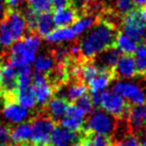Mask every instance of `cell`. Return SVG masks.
<instances>
[{
    "label": "cell",
    "mask_w": 146,
    "mask_h": 146,
    "mask_svg": "<svg viewBox=\"0 0 146 146\" xmlns=\"http://www.w3.org/2000/svg\"><path fill=\"white\" fill-rule=\"evenodd\" d=\"M72 1H73V0H72Z\"/></svg>",
    "instance_id": "cell-46"
},
{
    "label": "cell",
    "mask_w": 146,
    "mask_h": 146,
    "mask_svg": "<svg viewBox=\"0 0 146 146\" xmlns=\"http://www.w3.org/2000/svg\"><path fill=\"white\" fill-rule=\"evenodd\" d=\"M74 103H75L77 106H79V107H81L86 113L91 112L92 108L94 107L93 104H92V101H91V96H90V94H88V93H85L84 95H82L81 97H79Z\"/></svg>",
    "instance_id": "cell-32"
},
{
    "label": "cell",
    "mask_w": 146,
    "mask_h": 146,
    "mask_svg": "<svg viewBox=\"0 0 146 146\" xmlns=\"http://www.w3.org/2000/svg\"><path fill=\"white\" fill-rule=\"evenodd\" d=\"M117 33L114 24L103 18L98 19L80 40L79 54L85 60H91L99 53L114 46Z\"/></svg>",
    "instance_id": "cell-1"
},
{
    "label": "cell",
    "mask_w": 146,
    "mask_h": 146,
    "mask_svg": "<svg viewBox=\"0 0 146 146\" xmlns=\"http://www.w3.org/2000/svg\"><path fill=\"white\" fill-rule=\"evenodd\" d=\"M144 114H145V106L131 105L127 117V122L133 133H141V131L143 130L145 126Z\"/></svg>",
    "instance_id": "cell-17"
},
{
    "label": "cell",
    "mask_w": 146,
    "mask_h": 146,
    "mask_svg": "<svg viewBox=\"0 0 146 146\" xmlns=\"http://www.w3.org/2000/svg\"><path fill=\"white\" fill-rule=\"evenodd\" d=\"M80 143L83 146H113L110 137L81 130Z\"/></svg>",
    "instance_id": "cell-21"
},
{
    "label": "cell",
    "mask_w": 146,
    "mask_h": 146,
    "mask_svg": "<svg viewBox=\"0 0 146 146\" xmlns=\"http://www.w3.org/2000/svg\"><path fill=\"white\" fill-rule=\"evenodd\" d=\"M121 32L132 38L137 44L146 42V24L141 19L139 9H133L121 20Z\"/></svg>",
    "instance_id": "cell-7"
},
{
    "label": "cell",
    "mask_w": 146,
    "mask_h": 146,
    "mask_svg": "<svg viewBox=\"0 0 146 146\" xmlns=\"http://www.w3.org/2000/svg\"><path fill=\"white\" fill-rule=\"evenodd\" d=\"M142 146H146V135L143 137V139H142V142H141Z\"/></svg>",
    "instance_id": "cell-39"
},
{
    "label": "cell",
    "mask_w": 146,
    "mask_h": 146,
    "mask_svg": "<svg viewBox=\"0 0 146 146\" xmlns=\"http://www.w3.org/2000/svg\"><path fill=\"white\" fill-rule=\"evenodd\" d=\"M78 18V11L72 5L65 8L56 9L53 14V20L57 27L58 26H69L73 24Z\"/></svg>",
    "instance_id": "cell-19"
},
{
    "label": "cell",
    "mask_w": 146,
    "mask_h": 146,
    "mask_svg": "<svg viewBox=\"0 0 146 146\" xmlns=\"http://www.w3.org/2000/svg\"><path fill=\"white\" fill-rule=\"evenodd\" d=\"M117 129V120L102 109H95L87 118L82 130L109 137Z\"/></svg>",
    "instance_id": "cell-4"
},
{
    "label": "cell",
    "mask_w": 146,
    "mask_h": 146,
    "mask_svg": "<svg viewBox=\"0 0 146 146\" xmlns=\"http://www.w3.org/2000/svg\"><path fill=\"white\" fill-rule=\"evenodd\" d=\"M6 11H7V8H6V6H5V2L3 0H0V21L2 20V18L4 17Z\"/></svg>",
    "instance_id": "cell-35"
},
{
    "label": "cell",
    "mask_w": 146,
    "mask_h": 146,
    "mask_svg": "<svg viewBox=\"0 0 146 146\" xmlns=\"http://www.w3.org/2000/svg\"><path fill=\"white\" fill-rule=\"evenodd\" d=\"M112 91L128 100V103L136 106L146 104V89L137 83L119 80L112 87Z\"/></svg>",
    "instance_id": "cell-8"
},
{
    "label": "cell",
    "mask_w": 146,
    "mask_h": 146,
    "mask_svg": "<svg viewBox=\"0 0 146 146\" xmlns=\"http://www.w3.org/2000/svg\"><path fill=\"white\" fill-rule=\"evenodd\" d=\"M52 3V8L56 9H61L68 7L71 5V0H51Z\"/></svg>",
    "instance_id": "cell-34"
},
{
    "label": "cell",
    "mask_w": 146,
    "mask_h": 146,
    "mask_svg": "<svg viewBox=\"0 0 146 146\" xmlns=\"http://www.w3.org/2000/svg\"><path fill=\"white\" fill-rule=\"evenodd\" d=\"M47 146H53V145H47Z\"/></svg>",
    "instance_id": "cell-45"
},
{
    "label": "cell",
    "mask_w": 146,
    "mask_h": 146,
    "mask_svg": "<svg viewBox=\"0 0 146 146\" xmlns=\"http://www.w3.org/2000/svg\"><path fill=\"white\" fill-rule=\"evenodd\" d=\"M1 59H2V56H1V53H0V61H1Z\"/></svg>",
    "instance_id": "cell-42"
},
{
    "label": "cell",
    "mask_w": 146,
    "mask_h": 146,
    "mask_svg": "<svg viewBox=\"0 0 146 146\" xmlns=\"http://www.w3.org/2000/svg\"><path fill=\"white\" fill-rule=\"evenodd\" d=\"M34 68L36 72L49 73L55 68V59L52 54H40L34 60Z\"/></svg>",
    "instance_id": "cell-25"
},
{
    "label": "cell",
    "mask_w": 146,
    "mask_h": 146,
    "mask_svg": "<svg viewBox=\"0 0 146 146\" xmlns=\"http://www.w3.org/2000/svg\"><path fill=\"white\" fill-rule=\"evenodd\" d=\"M73 146H83L81 143H75V144H73Z\"/></svg>",
    "instance_id": "cell-40"
},
{
    "label": "cell",
    "mask_w": 146,
    "mask_h": 146,
    "mask_svg": "<svg viewBox=\"0 0 146 146\" xmlns=\"http://www.w3.org/2000/svg\"><path fill=\"white\" fill-rule=\"evenodd\" d=\"M78 138L77 132L68 130L61 125H55L50 136V142L53 146H73Z\"/></svg>",
    "instance_id": "cell-13"
},
{
    "label": "cell",
    "mask_w": 146,
    "mask_h": 146,
    "mask_svg": "<svg viewBox=\"0 0 146 146\" xmlns=\"http://www.w3.org/2000/svg\"><path fill=\"white\" fill-rule=\"evenodd\" d=\"M102 69L98 67L94 62L87 60V62H84L81 65V72H80V81L83 83H87L89 80L97 76Z\"/></svg>",
    "instance_id": "cell-27"
},
{
    "label": "cell",
    "mask_w": 146,
    "mask_h": 146,
    "mask_svg": "<svg viewBox=\"0 0 146 146\" xmlns=\"http://www.w3.org/2000/svg\"><path fill=\"white\" fill-rule=\"evenodd\" d=\"M77 34L72 27L58 26L54 28L45 38L49 43H61L65 41H72L76 38Z\"/></svg>",
    "instance_id": "cell-20"
},
{
    "label": "cell",
    "mask_w": 146,
    "mask_h": 146,
    "mask_svg": "<svg viewBox=\"0 0 146 146\" xmlns=\"http://www.w3.org/2000/svg\"><path fill=\"white\" fill-rule=\"evenodd\" d=\"M139 14L141 19L144 21V23L146 24V6L145 7H142V8L139 9Z\"/></svg>",
    "instance_id": "cell-37"
},
{
    "label": "cell",
    "mask_w": 146,
    "mask_h": 146,
    "mask_svg": "<svg viewBox=\"0 0 146 146\" xmlns=\"http://www.w3.org/2000/svg\"><path fill=\"white\" fill-rule=\"evenodd\" d=\"M70 103L66 101L65 99L61 97H54L49 100V102L46 104V114L47 116L51 118L53 121L60 122V120L65 116L67 107Z\"/></svg>",
    "instance_id": "cell-15"
},
{
    "label": "cell",
    "mask_w": 146,
    "mask_h": 146,
    "mask_svg": "<svg viewBox=\"0 0 146 146\" xmlns=\"http://www.w3.org/2000/svg\"><path fill=\"white\" fill-rule=\"evenodd\" d=\"M3 116L11 123H22L28 118V110L21 106L15 99L3 100Z\"/></svg>",
    "instance_id": "cell-10"
},
{
    "label": "cell",
    "mask_w": 146,
    "mask_h": 146,
    "mask_svg": "<svg viewBox=\"0 0 146 146\" xmlns=\"http://www.w3.org/2000/svg\"><path fill=\"white\" fill-rule=\"evenodd\" d=\"M99 106L102 110L121 120H127L131 108V104L125 101L122 96L109 90L100 92Z\"/></svg>",
    "instance_id": "cell-5"
},
{
    "label": "cell",
    "mask_w": 146,
    "mask_h": 146,
    "mask_svg": "<svg viewBox=\"0 0 146 146\" xmlns=\"http://www.w3.org/2000/svg\"><path fill=\"white\" fill-rule=\"evenodd\" d=\"M14 99L26 109L34 107L37 104V101L32 89V84L17 86L14 93Z\"/></svg>",
    "instance_id": "cell-18"
},
{
    "label": "cell",
    "mask_w": 146,
    "mask_h": 146,
    "mask_svg": "<svg viewBox=\"0 0 146 146\" xmlns=\"http://www.w3.org/2000/svg\"><path fill=\"white\" fill-rule=\"evenodd\" d=\"M138 44L130 38L128 35H126L123 32H118L116 35L115 42H114V47L119 51L120 53L123 54L132 55L135 52L136 48H137Z\"/></svg>",
    "instance_id": "cell-24"
},
{
    "label": "cell",
    "mask_w": 146,
    "mask_h": 146,
    "mask_svg": "<svg viewBox=\"0 0 146 146\" xmlns=\"http://www.w3.org/2000/svg\"><path fill=\"white\" fill-rule=\"evenodd\" d=\"M113 146H142V144L136 135L127 133L119 140H117Z\"/></svg>",
    "instance_id": "cell-31"
},
{
    "label": "cell",
    "mask_w": 146,
    "mask_h": 146,
    "mask_svg": "<svg viewBox=\"0 0 146 146\" xmlns=\"http://www.w3.org/2000/svg\"><path fill=\"white\" fill-rule=\"evenodd\" d=\"M27 29L26 20L19 10L7 9L0 21V46L7 48L21 39Z\"/></svg>",
    "instance_id": "cell-2"
},
{
    "label": "cell",
    "mask_w": 146,
    "mask_h": 146,
    "mask_svg": "<svg viewBox=\"0 0 146 146\" xmlns=\"http://www.w3.org/2000/svg\"><path fill=\"white\" fill-rule=\"evenodd\" d=\"M54 91H56L57 97L63 98L68 103H74L78 98L87 93L88 88L87 85H85V83L82 81H76L66 86L60 84Z\"/></svg>",
    "instance_id": "cell-11"
},
{
    "label": "cell",
    "mask_w": 146,
    "mask_h": 146,
    "mask_svg": "<svg viewBox=\"0 0 146 146\" xmlns=\"http://www.w3.org/2000/svg\"><path fill=\"white\" fill-rule=\"evenodd\" d=\"M134 54L137 72L141 75H146V42L140 43Z\"/></svg>",
    "instance_id": "cell-28"
},
{
    "label": "cell",
    "mask_w": 146,
    "mask_h": 146,
    "mask_svg": "<svg viewBox=\"0 0 146 146\" xmlns=\"http://www.w3.org/2000/svg\"><path fill=\"white\" fill-rule=\"evenodd\" d=\"M0 97H2V96H1V91H0Z\"/></svg>",
    "instance_id": "cell-44"
},
{
    "label": "cell",
    "mask_w": 146,
    "mask_h": 146,
    "mask_svg": "<svg viewBox=\"0 0 146 146\" xmlns=\"http://www.w3.org/2000/svg\"><path fill=\"white\" fill-rule=\"evenodd\" d=\"M30 125L32 143L38 146L49 145L51 133L56 123L47 114H39L33 118Z\"/></svg>",
    "instance_id": "cell-6"
},
{
    "label": "cell",
    "mask_w": 146,
    "mask_h": 146,
    "mask_svg": "<svg viewBox=\"0 0 146 146\" xmlns=\"http://www.w3.org/2000/svg\"><path fill=\"white\" fill-rule=\"evenodd\" d=\"M115 77L120 78H132L137 74L135 59L132 55L123 54L120 55L113 68Z\"/></svg>",
    "instance_id": "cell-12"
},
{
    "label": "cell",
    "mask_w": 146,
    "mask_h": 146,
    "mask_svg": "<svg viewBox=\"0 0 146 146\" xmlns=\"http://www.w3.org/2000/svg\"><path fill=\"white\" fill-rule=\"evenodd\" d=\"M10 139L16 145H20L31 139V125L28 122H22L10 131Z\"/></svg>",
    "instance_id": "cell-23"
},
{
    "label": "cell",
    "mask_w": 146,
    "mask_h": 146,
    "mask_svg": "<svg viewBox=\"0 0 146 146\" xmlns=\"http://www.w3.org/2000/svg\"><path fill=\"white\" fill-rule=\"evenodd\" d=\"M32 89L37 103L45 105L51 99L54 93V87L49 82L47 75L40 72H35L32 76Z\"/></svg>",
    "instance_id": "cell-9"
},
{
    "label": "cell",
    "mask_w": 146,
    "mask_h": 146,
    "mask_svg": "<svg viewBox=\"0 0 146 146\" xmlns=\"http://www.w3.org/2000/svg\"><path fill=\"white\" fill-rule=\"evenodd\" d=\"M134 3L132 0H115L114 3V12L117 15H122L129 13L134 9Z\"/></svg>",
    "instance_id": "cell-30"
},
{
    "label": "cell",
    "mask_w": 146,
    "mask_h": 146,
    "mask_svg": "<svg viewBox=\"0 0 146 146\" xmlns=\"http://www.w3.org/2000/svg\"><path fill=\"white\" fill-rule=\"evenodd\" d=\"M8 146H19V145H16V144H15V145H8Z\"/></svg>",
    "instance_id": "cell-43"
},
{
    "label": "cell",
    "mask_w": 146,
    "mask_h": 146,
    "mask_svg": "<svg viewBox=\"0 0 146 146\" xmlns=\"http://www.w3.org/2000/svg\"><path fill=\"white\" fill-rule=\"evenodd\" d=\"M41 44V39L37 33H31L13 43L10 49L9 61L15 68L31 65L36 58V53Z\"/></svg>",
    "instance_id": "cell-3"
},
{
    "label": "cell",
    "mask_w": 146,
    "mask_h": 146,
    "mask_svg": "<svg viewBox=\"0 0 146 146\" xmlns=\"http://www.w3.org/2000/svg\"><path fill=\"white\" fill-rule=\"evenodd\" d=\"M10 128L7 125L0 123V146H8L10 140Z\"/></svg>",
    "instance_id": "cell-33"
},
{
    "label": "cell",
    "mask_w": 146,
    "mask_h": 146,
    "mask_svg": "<svg viewBox=\"0 0 146 146\" xmlns=\"http://www.w3.org/2000/svg\"><path fill=\"white\" fill-rule=\"evenodd\" d=\"M119 57H120V52L113 46L106 49L103 52L99 53L97 56L94 57V59H95L94 63L101 69L113 70L114 66H115Z\"/></svg>",
    "instance_id": "cell-14"
},
{
    "label": "cell",
    "mask_w": 146,
    "mask_h": 146,
    "mask_svg": "<svg viewBox=\"0 0 146 146\" xmlns=\"http://www.w3.org/2000/svg\"><path fill=\"white\" fill-rule=\"evenodd\" d=\"M132 1H133L134 5H136L139 8L146 6V0H132Z\"/></svg>",
    "instance_id": "cell-36"
},
{
    "label": "cell",
    "mask_w": 146,
    "mask_h": 146,
    "mask_svg": "<svg viewBox=\"0 0 146 146\" xmlns=\"http://www.w3.org/2000/svg\"><path fill=\"white\" fill-rule=\"evenodd\" d=\"M55 28L53 15L50 12H42L37 14L35 33L40 37H46Z\"/></svg>",
    "instance_id": "cell-22"
},
{
    "label": "cell",
    "mask_w": 146,
    "mask_h": 146,
    "mask_svg": "<svg viewBox=\"0 0 146 146\" xmlns=\"http://www.w3.org/2000/svg\"><path fill=\"white\" fill-rule=\"evenodd\" d=\"M113 78H115L113 70L102 69V71L97 76H95L87 82L88 89L91 91V93H100V92L104 91L105 88H107V86L113 80Z\"/></svg>",
    "instance_id": "cell-16"
},
{
    "label": "cell",
    "mask_w": 146,
    "mask_h": 146,
    "mask_svg": "<svg viewBox=\"0 0 146 146\" xmlns=\"http://www.w3.org/2000/svg\"><path fill=\"white\" fill-rule=\"evenodd\" d=\"M144 120H145V126H146V107H145V114H144Z\"/></svg>",
    "instance_id": "cell-41"
},
{
    "label": "cell",
    "mask_w": 146,
    "mask_h": 146,
    "mask_svg": "<svg viewBox=\"0 0 146 146\" xmlns=\"http://www.w3.org/2000/svg\"><path fill=\"white\" fill-rule=\"evenodd\" d=\"M28 7L36 13L50 12L52 9L51 0H26Z\"/></svg>",
    "instance_id": "cell-29"
},
{
    "label": "cell",
    "mask_w": 146,
    "mask_h": 146,
    "mask_svg": "<svg viewBox=\"0 0 146 146\" xmlns=\"http://www.w3.org/2000/svg\"><path fill=\"white\" fill-rule=\"evenodd\" d=\"M19 146H38V145H35L34 143H31V142H25V143H22L20 144Z\"/></svg>",
    "instance_id": "cell-38"
},
{
    "label": "cell",
    "mask_w": 146,
    "mask_h": 146,
    "mask_svg": "<svg viewBox=\"0 0 146 146\" xmlns=\"http://www.w3.org/2000/svg\"><path fill=\"white\" fill-rule=\"evenodd\" d=\"M96 22H97V18L94 15L90 14V13H85L83 16L78 17L76 19L75 22L73 23L72 28L74 29L76 34H82L83 32L92 28Z\"/></svg>",
    "instance_id": "cell-26"
}]
</instances>
